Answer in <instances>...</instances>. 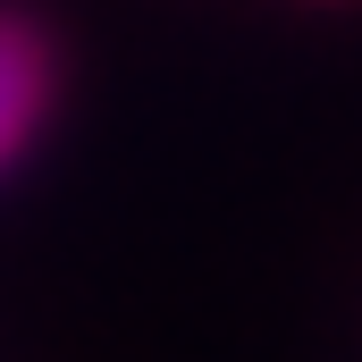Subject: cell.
<instances>
[{"label": "cell", "mask_w": 362, "mask_h": 362, "mask_svg": "<svg viewBox=\"0 0 362 362\" xmlns=\"http://www.w3.org/2000/svg\"><path fill=\"white\" fill-rule=\"evenodd\" d=\"M42 110H51V42H42L34 17L0 8V169L25 152Z\"/></svg>", "instance_id": "cell-1"}]
</instances>
